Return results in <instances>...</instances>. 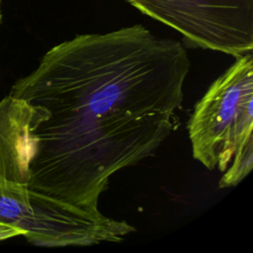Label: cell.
Listing matches in <instances>:
<instances>
[{"label": "cell", "mask_w": 253, "mask_h": 253, "mask_svg": "<svg viewBox=\"0 0 253 253\" xmlns=\"http://www.w3.org/2000/svg\"><path fill=\"white\" fill-rule=\"evenodd\" d=\"M190 67L182 42L142 25L51 47L10 91L36 116L28 189L98 208L110 178L154 155L174 129Z\"/></svg>", "instance_id": "6da1fadb"}, {"label": "cell", "mask_w": 253, "mask_h": 253, "mask_svg": "<svg viewBox=\"0 0 253 253\" xmlns=\"http://www.w3.org/2000/svg\"><path fill=\"white\" fill-rule=\"evenodd\" d=\"M193 156L224 173L219 188L239 184L253 167V54L236 57L197 102L188 122Z\"/></svg>", "instance_id": "7a4b0ae2"}, {"label": "cell", "mask_w": 253, "mask_h": 253, "mask_svg": "<svg viewBox=\"0 0 253 253\" xmlns=\"http://www.w3.org/2000/svg\"><path fill=\"white\" fill-rule=\"evenodd\" d=\"M0 223L43 247L120 242L135 231L126 221L106 216L99 208L75 206L15 184H0Z\"/></svg>", "instance_id": "3957f363"}, {"label": "cell", "mask_w": 253, "mask_h": 253, "mask_svg": "<svg viewBox=\"0 0 253 253\" xmlns=\"http://www.w3.org/2000/svg\"><path fill=\"white\" fill-rule=\"evenodd\" d=\"M184 44L239 57L253 49V0H126Z\"/></svg>", "instance_id": "277c9868"}, {"label": "cell", "mask_w": 253, "mask_h": 253, "mask_svg": "<svg viewBox=\"0 0 253 253\" xmlns=\"http://www.w3.org/2000/svg\"><path fill=\"white\" fill-rule=\"evenodd\" d=\"M35 113L25 100H0V184L27 186L33 156Z\"/></svg>", "instance_id": "5b68a950"}, {"label": "cell", "mask_w": 253, "mask_h": 253, "mask_svg": "<svg viewBox=\"0 0 253 253\" xmlns=\"http://www.w3.org/2000/svg\"><path fill=\"white\" fill-rule=\"evenodd\" d=\"M19 235L23 236V232L7 224L0 223V242L9 238L19 236Z\"/></svg>", "instance_id": "8992f818"}, {"label": "cell", "mask_w": 253, "mask_h": 253, "mask_svg": "<svg viewBox=\"0 0 253 253\" xmlns=\"http://www.w3.org/2000/svg\"><path fill=\"white\" fill-rule=\"evenodd\" d=\"M0 22H1V13H0Z\"/></svg>", "instance_id": "52a82bcc"}, {"label": "cell", "mask_w": 253, "mask_h": 253, "mask_svg": "<svg viewBox=\"0 0 253 253\" xmlns=\"http://www.w3.org/2000/svg\"><path fill=\"white\" fill-rule=\"evenodd\" d=\"M0 1H1V0H0Z\"/></svg>", "instance_id": "ba28073f"}]
</instances>
